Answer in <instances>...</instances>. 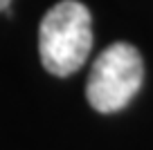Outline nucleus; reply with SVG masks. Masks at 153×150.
<instances>
[{"instance_id": "f257e3e1", "label": "nucleus", "mask_w": 153, "mask_h": 150, "mask_svg": "<svg viewBox=\"0 0 153 150\" xmlns=\"http://www.w3.org/2000/svg\"><path fill=\"white\" fill-rule=\"evenodd\" d=\"M92 47V18L79 0H61L45 14L38 29L43 67L54 76H70L86 63Z\"/></svg>"}, {"instance_id": "f03ea898", "label": "nucleus", "mask_w": 153, "mask_h": 150, "mask_svg": "<svg viewBox=\"0 0 153 150\" xmlns=\"http://www.w3.org/2000/svg\"><path fill=\"white\" fill-rule=\"evenodd\" d=\"M144 79L140 52L128 43H113L92 63L86 99L97 112H117L137 94Z\"/></svg>"}, {"instance_id": "7ed1b4c3", "label": "nucleus", "mask_w": 153, "mask_h": 150, "mask_svg": "<svg viewBox=\"0 0 153 150\" xmlns=\"http://www.w3.org/2000/svg\"><path fill=\"white\" fill-rule=\"evenodd\" d=\"M9 2H11V0H0V11H5L7 7H9Z\"/></svg>"}]
</instances>
